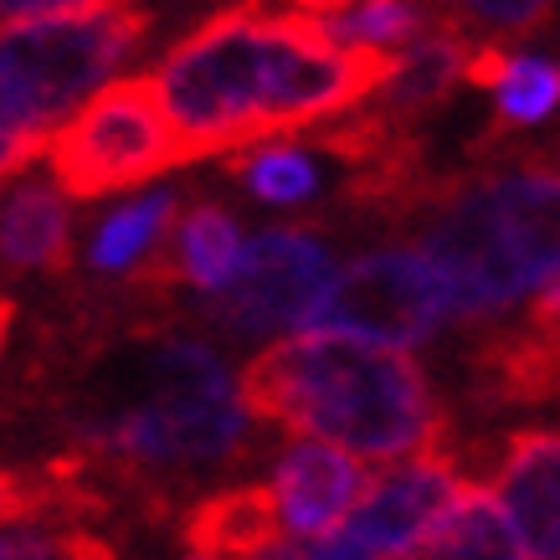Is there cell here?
I'll list each match as a JSON object with an SVG mask.
<instances>
[{"instance_id":"cell-13","label":"cell","mask_w":560,"mask_h":560,"mask_svg":"<svg viewBox=\"0 0 560 560\" xmlns=\"http://www.w3.org/2000/svg\"><path fill=\"white\" fill-rule=\"evenodd\" d=\"M72 257V201L47 175H21L0 196V268L62 272Z\"/></svg>"},{"instance_id":"cell-7","label":"cell","mask_w":560,"mask_h":560,"mask_svg":"<svg viewBox=\"0 0 560 560\" xmlns=\"http://www.w3.org/2000/svg\"><path fill=\"white\" fill-rule=\"evenodd\" d=\"M453 324H458V308L432 257L417 242H386L335 268L304 329L350 335V340L386 345L407 355L417 345L442 340Z\"/></svg>"},{"instance_id":"cell-17","label":"cell","mask_w":560,"mask_h":560,"mask_svg":"<svg viewBox=\"0 0 560 560\" xmlns=\"http://www.w3.org/2000/svg\"><path fill=\"white\" fill-rule=\"evenodd\" d=\"M180 211V196L175 190H144L135 201L114 206L108 217L93 221L83 247V268L93 278H124V272H144L150 257L165 247L171 237V221Z\"/></svg>"},{"instance_id":"cell-5","label":"cell","mask_w":560,"mask_h":560,"mask_svg":"<svg viewBox=\"0 0 560 560\" xmlns=\"http://www.w3.org/2000/svg\"><path fill=\"white\" fill-rule=\"evenodd\" d=\"M150 26L154 11L144 0L0 21V124L42 154L124 62H135Z\"/></svg>"},{"instance_id":"cell-20","label":"cell","mask_w":560,"mask_h":560,"mask_svg":"<svg viewBox=\"0 0 560 560\" xmlns=\"http://www.w3.org/2000/svg\"><path fill=\"white\" fill-rule=\"evenodd\" d=\"M319 26L335 47L401 57L411 42H422L427 36L432 11H427L422 0H360L355 11H345V16H335V21H319Z\"/></svg>"},{"instance_id":"cell-3","label":"cell","mask_w":560,"mask_h":560,"mask_svg":"<svg viewBox=\"0 0 560 560\" xmlns=\"http://www.w3.org/2000/svg\"><path fill=\"white\" fill-rule=\"evenodd\" d=\"M253 422L340 447L355 463H407L447 442V411L401 350L304 329L262 345L237 375Z\"/></svg>"},{"instance_id":"cell-22","label":"cell","mask_w":560,"mask_h":560,"mask_svg":"<svg viewBox=\"0 0 560 560\" xmlns=\"http://www.w3.org/2000/svg\"><path fill=\"white\" fill-rule=\"evenodd\" d=\"M556 0H438L432 16H442L447 26H458L474 42H493L504 47L510 36H535L550 21Z\"/></svg>"},{"instance_id":"cell-11","label":"cell","mask_w":560,"mask_h":560,"mask_svg":"<svg viewBox=\"0 0 560 560\" xmlns=\"http://www.w3.org/2000/svg\"><path fill=\"white\" fill-rule=\"evenodd\" d=\"M262 489L272 499L283 540H319L329 529H340L345 514L355 510V499L365 493V468L345 458L340 447L299 438L278 453Z\"/></svg>"},{"instance_id":"cell-4","label":"cell","mask_w":560,"mask_h":560,"mask_svg":"<svg viewBox=\"0 0 560 560\" xmlns=\"http://www.w3.org/2000/svg\"><path fill=\"white\" fill-rule=\"evenodd\" d=\"M556 160L540 144L499 154L427 201L417 247L442 272L458 324L556 314Z\"/></svg>"},{"instance_id":"cell-27","label":"cell","mask_w":560,"mask_h":560,"mask_svg":"<svg viewBox=\"0 0 560 560\" xmlns=\"http://www.w3.org/2000/svg\"><path fill=\"white\" fill-rule=\"evenodd\" d=\"M186 560H211V556H196V550H190V556H186Z\"/></svg>"},{"instance_id":"cell-23","label":"cell","mask_w":560,"mask_h":560,"mask_svg":"<svg viewBox=\"0 0 560 560\" xmlns=\"http://www.w3.org/2000/svg\"><path fill=\"white\" fill-rule=\"evenodd\" d=\"M108 0H0V21H21V16H57V11H93Z\"/></svg>"},{"instance_id":"cell-19","label":"cell","mask_w":560,"mask_h":560,"mask_svg":"<svg viewBox=\"0 0 560 560\" xmlns=\"http://www.w3.org/2000/svg\"><path fill=\"white\" fill-rule=\"evenodd\" d=\"M226 175L262 206H308L324 190V165L308 144H247L226 160Z\"/></svg>"},{"instance_id":"cell-10","label":"cell","mask_w":560,"mask_h":560,"mask_svg":"<svg viewBox=\"0 0 560 560\" xmlns=\"http://www.w3.org/2000/svg\"><path fill=\"white\" fill-rule=\"evenodd\" d=\"M242 247H247V232H242L237 211L226 201L201 196L186 211H175L165 247L150 257V268L139 272V293H150V299L190 293L201 304V299H211V293L232 283Z\"/></svg>"},{"instance_id":"cell-16","label":"cell","mask_w":560,"mask_h":560,"mask_svg":"<svg viewBox=\"0 0 560 560\" xmlns=\"http://www.w3.org/2000/svg\"><path fill=\"white\" fill-rule=\"evenodd\" d=\"M108 510L93 483H88L83 463L62 453L47 463H0V525H16V520H98Z\"/></svg>"},{"instance_id":"cell-12","label":"cell","mask_w":560,"mask_h":560,"mask_svg":"<svg viewBox=\"0 0 560 560\" xmlns=\"http://www.w3.org/2000/svg\"><path fill=\"white\" fill-rule=\"evenodd\" d=\"M560 442L550 427H520L493 453V504L504 510L529 560L560 556Z\"/></svg>"},{"instance_id":"cell-14","label":"cell","mask_w":560,"mask_h":560,"mask_svg":"<svg viewBox=\"0 0 560 560\" xmlns=\"http://www.w3.org/2000/svg\"><path fill=\"white\" fill-rule=\"evenodd\" d=\"M468 88H483L493 98V135L504 129H540L550 114H556L560 98V72L545 51H510L493 47V42H478L474 57H468Z\"/></svg>"},{"instance_id":"cell-8","label":"cell","mask_w":560,"mask_h":560,"mask_svg":"<svg viewBox=\"0 0 560 560\" xmlns=\"http://www.w3.org/2000/svg\"><path fill=\"white\" fill-rule=\"evenodd\" d=\"M335 268L340 257L314 226H268L247 237L232 283L201 299V319L217 324L226 340L272 345L289 329H304Z\"/></svg>"},{"instance_id":"cell-1","label":"cell","mask_w":560,"mask_h":560,"mask_svg":"<svg viewBox=\"0 0 560 560\" xmlns=\"http://www.w3.org/2000/svg\"><path fill=\"white\" fill-rule=\"evenodd\" d=\"M62 417L72 458L103 499L108 483L171 499L175 483L232 474L257 447V422L226 355L165 324L103 340L62 390Z\"/></svg>"},{"instance_id":"cell-26","label":"cell","mask_w":560,"mask_h":560,"mask_svg":"<svg viewBox=\"0 0 560 560\" xmlns=\"http://www.w3.org/2000/svg\"><path fill=\"white\" fill-rule=\"evenodd\" d=\"M11 324H16V304L0 299V350H5V340H11Z\"/></svg>"},{"instance_id":"cell-21","label":"cell","mask_w":560,"mask_h":560,"mask_svg":"<svg viewBox=\"0 0 560 560\" xmlns=\"http://www.w3.org/2000/svg\"><path fill=\"white\" fill-rule=\"evenodd\" d=\"M0 560H119V550L88 520H16L0 525Z\"/></svg>"},{"instance_id":"cell-2","label":"cell","mask_w":560,"mask_h":560,"mask_svg":"<svg viewBox=\"0 0 560 560\" xmlns=\"http://www.w3.org/2000/svg\"><path fill=\"white\" fill-rule=\"evenodd\" d=\"M390 62L335 47L319 21L272 0H232L160 57L150 83L180 160H201L345 119L386 83Z\"/></svg>"},{"instance_id":"cell-25","label":"cell","mask_w":560,"mask_h":560,"mask_svg":"<svg viewBox=\"0 0 560 560\" xmlns=\"http://www.w3.org/2000/svg\"><path fill=\"white\" fill-rule=\"evenodd\" d=\"M360 0H283V11H293V16L304 21H335L345 16V11H355Z\"/></svg>"},{"instance_id":"cell-15","label":"cell","mask_w":560,"mask_h":560,"mask_svg":"<svg viewBox=\"0 0 560 560\" xmlns=\"http://www.w3.org/2000/svg\"><path fill=\"white\" fill-rule=\"evenodd\" d=\"M283 540L272 499L262 483H232V489L206 493L201 504L186 510V545L211 560H253L257 550Z\"/></svg>"},{"instance_id":"cell-9","label":"cell","mask_w":560,"mask_h":560,"mask_svg":"<svg viewBox=\"0 0 560 560\" xmlns=\"http://www.w3.org/2000/svg\"><path fill=\"white\" fill-rule=\"evenodd\" d=\"M463 483H468V474L442 442L432 453L390 463L375 483H365V493L345 514L340 529L355 545H365L375 560H417L422 545L432 540V529L442 525V514L453 510Z\"/></svg>"},{"instance_id":"cell-24","label":"cell","mask_w":560,"mask_h":560,"mask_svg":"<svg viewBox=\"0 0 560 560\" xmlns=\"http://www.w3.org/2000/svg\"><path fill=\"white\" fill-rule=\"evenodd\" d=\"M32 160H36L32 144H26L21 135H11V129L0 124V186H11V180H16V171H26Z\"/></svg>"},{"instance_id":"cell-18","label":"cell","mask_w":560,"mask_h":560,"mask_svg":"<svg viewBox=\"0 0 560 560\" xmlns=\"http://www.w3.org/2000/svg\"><path fill=\"white\" fill-rule=\"evenodd\" d=\"M417 560H529V556L520 535L510 529V520H504V510L493 504V493L468 478Z\"/></svg>"},{"instance_id":"cell-6","label":"cell","mask_w":560,"mask_h":560,"mask_svg":"<svg viewBox=\"0 0 560 560\" xmlns=\"http://www.w3.org/2000/svg\"><path fill=\"white\" fill-rule=\"evenodd\" d=\"M47 180L68 201L135 190L180 165L150 78H114L47 139Z\"/></svg>"}]
</instances>
